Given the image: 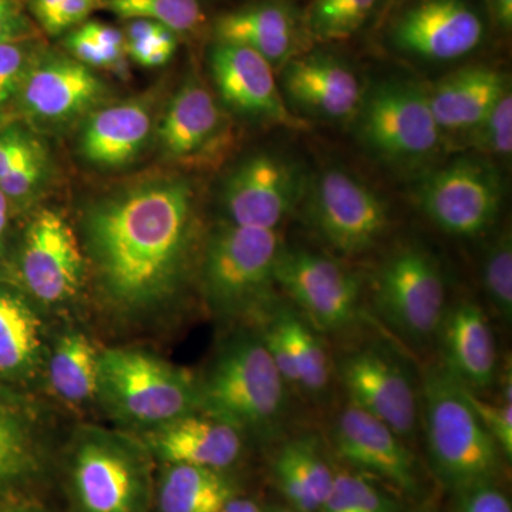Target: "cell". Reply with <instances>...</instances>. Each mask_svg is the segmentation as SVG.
<instances>
[{
	"instance_id": "e0dca14e",
	"label": "cell",
	"mask_w": 512,
	"mask_h": 512,
	"mask_svg": "<svg viewBox=\"0 0 512 512\" xmlns=\"http://www.w3.org/2000/svg\"><path fill=\"white\" fill-rule=\"evenodd\" d=\"M227 120L210 90L191 79L174 94L157 127L158 147L165 160L200 164L221 150Z\"/></svg>"
},
{
	"instance_id": "ba28073f",
	"label": "cell",
	"mask_w": 512,
	"mask_h": 512,
	"mask_svg": "<svg viewBox=\"0 0 512 512\" xmlns=\"http://www.w3.org/2000/svg\"><path fill=\"white\" fill-rule=\"evenodd\" d=\"M441 130L427 93L410 84H384L366 101L360 136L370 150L392 161H417L436 153Z\"/></svg>"
},
{
	"instance_id": "f546056e",
	"label": "cell",
	"mask_w": 512,
	"mask_h": 512,
	"mask_svg": "<svg viewBox=\"0 0 512 512\" xmlns=\"http://www.w3.org/2000/svg\"><path fill=\"white\" fill-rule=\"evenodd\" d=\"M379 0H312L302 15L311 42H342L355 36Z\"/></svg>"
},
{
	"instance_id": "9c48e42d",
	"label": "cell",
	"mask_w": 512,
	"mask_h": 512,
	"mask_svg": "<svg viewBox=\"0 0 512 512\" xmlns=\"http://www.w3.org/2000/svg\"><path fill=\"white\" fill-rule=\"evenodd\" d=\"M308 215L320 237L343 255L372 248L389 224L386 205L375 192L340 170L326 171L316 180Z\"/></svg>"
},
{
	"instance_id": "484cf974",
	"label": "cell",
	"mask_w": 512,
	"mask_h": 512,
	"mask_svg": "<svg viewBox=\"0 0 512 512\" xmlns=\"http://www.w3.org/2000/svg\"><path fill=\"white\" fill-rule=\"evenodd\" d=\"M275 474L282 493L299 512L319 511L335 478L313 439L286 443L276 457Z\"/></svg>"
},
{
	"instance_id": "c3c4849f",
	"label": "cell",
	"mask_w": 512,
	"mask_h": 512,
	"mask_svg": "<svg viewBox=\"0 0 512 512\" xmlns=\"http://www.w3.org/2000/svg\"><path fill=\"white\" fill-rule=\"evenodd\" d=\"M64 2L66 0H29V9L39 25H42Z\"/></svg>"
},
{
	"instance_id": "60d3db41",
	"label": "cell",
	"mask_w": 512,
	"mask_h": 512,
	"mask_svg": "<svg viewBox=\"0 0 512 512\" xmlns=\"http://www.w3.org/2000/svg\"><path fill=\"white\" fill-rule=\"evenodd\" d=\"M178 36L168 29H161L157 35L143 42L126 45V55L147 69L163 67L177 52Z\"/></svg>"
},
{
	"instance_id": "e575fe53",
	"label": "cell",
	"mask_w": 512,
	"mask_h": 512,
	"mask_svg": "<svg viewBox=\"0 0 512 512\" xmlns=\"http://www.w3.org/2000/svg\"><path fill=\"white\" fill-rule=\"evenodd\" d=\"M42 52L37 39L0 43V113L15 104L30 66Z\"/></svg>"
},
{
	"instance_id": "681fc988",
	"label": "cell",
	"mask_w": 512,
	"mask_h": 512,
	"mask_svg": "<svg viewBox=\"0 0 512 512\" xmlns=\"http://www.w3.org/2000/svg\"><path fill=\"white\" fill-rule=\"evenodd\" d=\"M220 512H262L258 505L251 500L245 498H232L228 504Z\"/></svg>"
},
{
	"instance_id": "7c38bea8",
	"label": "cell",
	"mask_w": 512,
	"mask_h": 512,
	"mask_svg": "<svg viewBox=\"0 0 512 512\" xmlns=\"http://www.w3.org/2000/svg\"><path fill=\"white\" fill-rule=\"evenodd\" d=\"M484 23L467 0H417L394 20L393 45L436 62L460 59L484 39Z\"/></svg>"
},
{
	"instance_id": "4fadbf2b",
	"label": "cell",
	"mask_w": 512,
	"mask_h": 512,
	"mask_svg": "<svg viewBox=\"0 0 512 512\" xmlns=\"http://www.w3.org/2000/svg\"><path fill=\"white\" fill-rule=\"evenodd\" d=\"M20 266L26 286L39 301L62 303L77 295L83 284L84 256L62 214L37 212L25 234Z\"/></svg>"
},
{
	"instance_id": "7a4b0ae2",
	"label": "cell",
	"mask_w": 512,
	"mask_h": 512,
	"mask_svg": "<svg viewBox=\"0 0 512 512\" xmlns=\"http://www.w3.org/2000/svg\"><path fill=\"white\" fill-rule=\"evenodd\" d=\"M424 417L433 466L446 483L474 487L488 483L500 467V447L481 423L466 387L444 366L424 376Z\"/></svg>"
},
{
	"instance_id": "44dd1931",
	"label": "cell",
	"mask_w": 512,
	"mask_h": 512,
	"mask_svg": "<svg viewBox=\"0 0 512 512\" xmlns=\"http://www.w3.org/2000/svg\"><path fill=\"white\" fill-rule=\"evenodd\" d=\"M74 484L86 512H134L140 497L136 464L106 441H87L79 448Z\"/></svg>"
},
{
	"instance_id": "4dcf8cb0",
	"label": "cell",
	"mask_w": 512,
	"mask_h": 512,
	"mask_svg": "<svg viewBox=\"0 0 512 512\" xmlns=\"http://www.w3.org/2000/svg\"><path fill=\"white\" fill-rule=\"evenodd\" d=\"M104 8L124 20H151L177 36L192 35L205 22L201 0H104Z\"/></svg>"
},
{
	"instance_id": "d6986e66",
	"label": "cell",
	"mask_w": 512,
	"mask_h": 512,
	"mask_svg": "<svg viewBox=\"0 0 512 512\" xmlns=\"http://www.w3.org/2000/svg\"><path fill=\"white\" fill-rule=\"evenodd\" d=\"M217 42L248 47L272 66L286 64L311 43L302 15L284 0H264L231 10L214 23Z\"/></svg>"
},
{
	"instance_id": "f1b7e54d",
	"label": "cell",
	"mask_w": 512,
	"mask_h": 512,
	"mask_svg": "<svg viewBox=\"0 0 512 512\" xmlns=\"http://www.w3.org/2000/svg\"><path fill=\"white\" fill-rule=\"evenodd\" d=\"M40 346L39 320L20 299L0 295V372L32 365Z\"/></svg>"
},
{
	"instance_id": "816d5d0a",
	"label": "cell",
	"mask_w": 512,
	"mask_h": 512,
	"mask_svg": "<svg viewBox=\"0 0 512 512\" xmlns=\"http://www.w3.org/2000/svg\"><path fill=\"white\" fill-rule=\"evenodd\" d=\"M266 512H299V511L284 510V508H276V510H271V511H266Z\"/></svg>"
},
{
	"instance_id": "2e32d148",
	"label": "cell",
	"mask_w": 512,
	"mask_h": 512,
	"mask_svg": "<svg viewBox=\"0 0 512 512\" xmlns=\"http://www.w3.org/2000/svg\"><path fill=\"white\" fill-rule=\"evenodd\" d=\"M340 379L352 404L376 417L402 439L417 423V400L406 373L375 350H360L342 360Z\"/></svg>"
},
{
	"instance_id": "8992f818",
	"label": "cell",
	"mask_w": 512,
	"mask_h": 512,
	"mask_svg": "<svg viewBox=\"0 0 512 512\" xmlns=\"http://www.w3.org/2000/svg\"><path fill=\"white\" fill-rule=\"evenodd\" d=\"M109 89L96 72L70 55L43 52L30 66L15 104L29 123L60 128L104 106Z\"/></svg>"
},
{
	"instance_id": "f6af8a7d",
	"label": "cell",
	"mask_w": 512,
	"mask_h": 512,
	"mask_svg": "<svg viewBox=\"0 0 512 512\" xmlns=\"http://www.w3.org/2000/svg\"><path fill=\"white\" fill-rule=\"evenodd\" d=\"M461 512H512L510 501L488 483L467 488Z\"/></svg>"
},
{
	"instance_id": "5b68a950",
	"label": "cell",
	"mask_w": 512,
	"mask_h": 512,
	"mask_svg": "<svg viewBox=\"0 0 512 512\" xmlns=\"http://www.w3.org/2000/svg\"><path fill=\"white\" fill-rule=\"evenodd\" d=\"M276 229L239 227L217 229L205 249L202 278L212 305L222 312H238L254 305L275 282L281 254Z\"/></svg>"
},
{
	"instance_id": "83f0119b",
	"label": "cell",
	"mask_w": 512,
	"mask_h": 512,
	"mask_svg": "<svg viewBox=\"0 0 512 512\" xmlns=\"http://www.w3.org/2000/svg\"><path fill=\"white\" fill-rule=\"evenodd\" d=\"M50 382L60 397L72 403L99 394L100 353L84 333H67L57 342L50 359Z\"/></svg>"
},
{
	"instance_id": "7402d4cb",
	"label": "cell",
	"mask_w": 512,
	"mask_h": 512,
	"mask_svg": "<svg viewBox=\"0 0 512 512\" xmlns=\"http://www.w3.org/2000/svg\"><path fill=\"white\" fill-rule=\"evenodd\" d=\"M444 369L468 390L487 389L497 370V345L483 309L460 302L444 313L439 328Z\"/></svg>"
},
{
	"instance_id": "9a60e30c",
	"label": "cell",
	"mask_w": 512,
	"mask_h": 512,
	"mask_svg": "<svg viewBox=\"0 0 512 512\" xmlns=\"http://www.w3.org/2000/svg\"><path fill=\"white\" fill-rule=\"evenodd\" d=\"M215 87L227 106L245 116L288 128H306L279 93L274 66L248 47L215 40L210 52Z\"/></svg>"
},
{
	"instance_id": "f907efd6",
	"label": "cell",
	"mask_w": 512,
	"mask_h": 512,
	"mask_svg": "<svg viewBox=\"0 0 512 512\" xmlns=\"http://www.w3.org/2000/svg\"><path fill=\"white\" fill-rule=\"evenodd\" d=\"M10 202L0 191V249H2L3 238H5L6 228H8Z\"/></svg>"
},
{
	"instance_id": "f35d334b",
	"label": "cell",
	"mask_w": 512,
	"mask_h": 512,
	"mask_svg": "<svg viewBox=\"0 0 512 512\" xmlns=\"http://www.w3.org/2000/svg\"><path fill=\"white\" fill-rule=\"evenodd\" d=\"M30 461L32 458L22 431L0 413V481L25 473Z\"/></svg>"
},
{
	"instance_id": "ffe728a7",
	"label": "cell",
	"mask_w": 512,
	"mask_h": 512,
	"mask_svg": "<svg viewBox=\"0 0 512 512\" xmlns=\"http://www.w3.org/2000/svg\"><path fill=\"white\" fill-rule=\"evenodd\" d=\"M335 444L340 456L396 485L416 493L417 476L412 453L383 421L350 403L336 421Z\"/></svg>"
},
{
	"instance_id": "8fae6325",
	"label": "cell",
	"mask_w": 512,
	"mask_h": 512,
	"mask_svg": "<svg viewBox=\"0 0 512 512\" xmlns=\"http://www.w3.org/2000/svg\"><path fill=\"white\" fill-rule=\"evenodd\" d=\"M274 279L320 329L346 328L356 318L359 282L326 256L282 249Z\"/></svg>"
},
{
	"instance_id": "ab89813d",
	"label": "cell",
	"mask_w": 512,
	"mask_h": 512,
	"mask_svg": "<svg viewBox=\"0 0 512 512\" xmlns=\"http://www.w3.org/2000/svg\"><path fill=\"white\" fill-rule=\"evenodd\" d=\"M467 389V387H466ZM468 400L476 410L481 423L491 434L501 453L505 457H512V402H501L498 404L484 402L480 397L468 390Z\"/></svg>"
},
{
	"instance_id": "836d02e7",
	"label": "cell",
	"mask_w": 512,
	"mask_h": 512,
	"mask_svg": "<svg viewBox=\"0 0 512 512\" xmlns=\"http://www.w3.org/2000/svg\"><path fill=\"white\" fill-rule=\"evenodd\" d=\"M484 289L495 311L507 322L512 319V238L504 231L488 249L484 261Z\"/></svg>"
},
{
	"instance_id": "277c9868",
	"label": "cell",
	"mask_w": 512,
	"mask_h": 512,
	"mask_svg": "<svg viewBox=\"0 0 512 512\" xmlns=\"http://www.w3.org/2000/svg\"><path fill=\"white\" fill-rule=\"evenodd\" d=\"M99 393L120 417L140 426H164L200 407V387L190 373L137 349L100 353Z\"/></svg>"
},
{
	"instance_id": "b9f144b4",
	"label": "cell",
	"mask_w": 512,
	"mask_h": 512,
	"mask_svg": "<svg viewBox=\"0 0 512 512\" xmlns=\"http://www.w3.org/2000/svg\"><path fill=\"white\" fill-rule=\"evenodd\" d=\"M100 8H104V0H66L40 26L49 35H62L83 25Z\"/></svg>"
},
{
	"instance_id": "5bb4252c",
	"label": "cell",
	"mask_w": 512,
	"mask_h": 512,
	"mask_svg": "<svg viewBox=\"0 0 512 512\" xmlns=\"http://www.w3.org/2000/svg\"><path fill=\"white\" fill-rule=\"evenodd\" d=\"M299 198L292 165L271 154H255L234 168L222 188L229 224L276 229Z\"/></svg>"
},
{
	"instance_id": "30bf717a",
	"label": "cell",
	"mask_w": 512,
	"mask_h": 512,
	"mask_svg": "<svg viewBox=\"0 0 512 512\" xmlns=\"http://www.w3.org/2000/svg\"><path fill=\"white\" fill-rule=\"evenodd\" d=\"M503 191L491 168L476 161H457L430 174L419 190L424 214L447 234L477 237L493 225Z\"/></svg>"
},
{
	"instance_id": "6da1fadb",
	"label": "cell",
	"mask_w": 512,
	"mask_h": 512,
	"mask_svg": "<svg viewBox=\"0 0 512 512\" xmlns=\"http://www.w3.org/2000/svg\"><path fill=\"white\" fill-rule=\"evenodd\" d=\"M192 204L187 180L158 175L111 191L87 208L84 242L111 301L140 309L174 292L190 245Z\"/></svg>"
},
{
	"instance_id": "7dc6e473",
	"label": "cell",
	"mask_w": 512,
	"mask_h": 512,
	"mask_svg": "<svg viewBox=\"0 0 512 512\" xmlns=\"http://www.w3.org/2000/svg\"><path fill=\"white\" fill-rule=\"evenodd\" d=\"M487 5L494 25L503 32H511L512 0H487Z\"/></svg>"
},
{
	"instance_id": "ac0fdd59",
	"label": "cell",
	"mask_w": 512,
	"mask_h": 512,
	"mask_svg": "<svg viewBox=\"0 0 512 512\" xmlns=\"http://www.w3.org/2000/svg\"><path fill=\"white\" fill-rule=\"evenodd\" d=\"M153 128L154 101L148 97L104 104L83 120L77 147L93 167H126L146 150Z\"/></svg>"
},
{
	"instance_id": "4316f807",
	"label": "cell",
	"mask_w": 512,
	"mask_h": 512,
	"mask_svg": "<svg viewBox=\"0 0 512 512\" xmlns=\"http://www.w3.org/2000/svg\"><path fill=\"white\" fill-rule=\"evenodd\" d=\"M234 498L227 478L212 468L173 464L160 488L163 512H220Z\"/></svg>"
},
{
	"instance_id": "603a6c76",
	"label": "cell",
	"mask_w": 512,
	"mask_h": 512,
	"mask_svg": "<svg viewBox=\"0 0 512 512\" xmlns=\"http://www.w3.org/2000/svg\"><path fill=\"white\" fill-rule=\"evenodd\" d=\"M284 87L293 103L328 119H346L362 103L356 74L325 55L296 56L285 64Z\"/></svg>"
},
{
	"instance_id": "d6a6232c",
	"label": "cell",
	"mask_w": 512,
	"mask_h": 512,
	"mask_svg": "<svg viewBox=\"0 0 512 512\" xmlns=\"http://www.w3.org/2000/svg\"><path fill=\"white\" fill-rule=\"evenodd\" d=\"M392 500L366 481L350 473L333 478L320 512H392Z\"/></svg>"
},
{
	"instance_id": "7bdbcfd3",
	"label": "cell",
	"mask_w": 512,
	"mask_h": 512,
	"mask_svg": "<svg viewBox=\"0 0 512 512\" xmlns=\"http://www.w3.org/2000/svg\"><path fill=\"white\" fill-rule=\"evenodd\" d=\"M37 39V32L20 0H0V43Z\"/></svg>"
},
{
	"instance_id": "ee69618b",
	"label": "cell",
	"mask_w": 512,
	"mask_h": 512,
	"mask_svg": "<svg viewBox=\"0 0 512 512\" xmlns=\"http://www.w3.org/2000/svg\"><path fill=\"white\" fill-rule=\"evenodd\" d=\"M64 47L73 59L86 64L90 69H114V67H119L79 26L70 30L69 35L64 39Z\"/></svg>"
},
{
	"instance_id": "f5cc1de1",
	"label": "cell",
	"mask_w": 512,
	"mask_h": 512,
	"mask_svg": "<svg viewBox=\"0 0 512 512\" xmlns=\"http://www.w3.org/2000/svg\"><path fill=\"white\" fill-rule=\"evenodd\" d=\"M389 2H397V0H389Z\"/></svg>"
},
{
	"instance_id": "1f68e13d",
	"label": "cell",
	"mask_w": 512,
	"mask_h": 512,
	"mask_svg": "<svg viewBox=\"0 0 512 512\" xmlns=\"http://www.w3.org/2000/svg\"><path fill=\"white\" fill-rule=\"evenodd\" d=\"M278 320L291 345L299 386L309 393H322L328 387L330 377L328 355L322 343L295 316L285 313Z\"/></svg>"
},
{
	"instance_id": "74e56055",
	"label": "cell",
	"mask_w": 512,
	"mask_h": 512,
	"mask_svg": "<svg viewBox=\"0 0 512 512\" xmlns=\"http://www.w3.org/2000/svg\"><path fill=\"white\" fill-rule=\"evenodd\" d=\"M49 173V154L33 158L0 180V191L8 198L10 205L28 204L43 190L49 180Z\"/></svg>"
},
{
	"instance_id": "bcb514c9",
	"label": "cell",
	"mask_w": 512,
	"mask_h": 512,
	"mask_svg": "<svg viewBox=\"0 0 512 512\" xmlns=\"http://www.w3.org/2000/svg\"><path fill=\"white\" fill-rule=\"evenodd\" d=\"M80 29L86 33L96 45H99L104 52L114 60L117 66H120L126 55V40L121 30L106 23L96 22V20H87Z\"/></svg>"
},
{
	"instance_id": "d4e9b609",
	"label": "cell",
	"mask_w": 512,
	"mask_h": 512,
	"mask_svg": "<svg viewBox=\"0 0 512 512\" xmlns=\"http://www.w3.org/2000/svg\"><path fill=\"white\" fill-rule=\"evenodd\" d=\"M503 74L490 67L458 70L427 93L431 113L444 131H473L507 92Z\"/></svg>"
},
{
	"instance_id": "3957f363",
	"label": "cell",
	"mask_w": 512,
	"mask_h": 512,
	"mask_svg": "<svg viewBox=\"0 0 512 512\" xmlns=\"http://www.w3.org/2000/svg\"><path fill=\"white\" fill-rule=\"evenodd\" d=\"M286 382L264 340L239 338L218 357L200 387V407L242 430H269L285 413Z\"/></svg>"
},
{
	"instance_id": "d590c367",
	"label": "cell",
	"mask_w": 512,
	"mask_h": 512,
	"mask_svg": "<svg viewBox=\"0 0 512 512\" xmlns=\"http://www.w3.org/2000/svg\"><path fill=\"white\" fill-rule=\"evenodd\" d=\"M478 150L493 156L510 157L512 153V96L510 90L495 104L494 109L470 131Z\"/></svg>"
},
{
	"instance_id": "8d00e7d4",
	"label": "cell",
	"mask_w": 512,
	"mask_h": 512,
	"mask_svg": "<svg viewBox=\"0 0 512 512\" xmlns=\"http://www.w3.org/2000/svg\"><path fill=\"white\" fill-rule=\"evenodd\" d=\"M47 148L25 123H10L0 126V180L20 165L40 156H45Z\"/></svg>"
},
{
	"instance_id": "cb8c5ba5",
	"label": "cell",
	"mask_w": 512,
	"mask_h": 512,
	"mask_svg": "<svg viewBox=\"0 0 512 512\" xmlns=\"http://www.w3.org/2000/svg\"><path fill=\"white\" fill-rule=\"evenodd\" d=\"M241 431L211 416H187L160 426L154 436L157 453L171 464L221 470L237 461Z\"/></svg>"
},
{
	"instance_id": "52a82bcc",
	"label": "cell",
	"mask_w": 512,
	"mask_h": 512,
	"mask_svg": "<svg viewBox=\"0 0 512 512\" xmlns=\"http://www.w3.org/2000/svg\"><path fill=\"white\" fill-rule=\"evenodd\" d=\"M375 301L380 315L407 338H431L446 313L439 266L419 248L402 249L380 269Z\"/></svg>"
}]
</instances>
